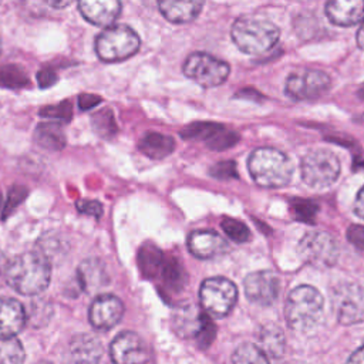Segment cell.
I'll return each instance as SVG.
<instances>
[{
    "label": "cell",
    "mask_w": 364,
    "mask_h": 364,
    "mask_svg": "<svg viewBox=\"0 0 364 364\" xmlns=\"http://www.w3.org/2000/svg\"><path fill=\"white\" fill-rule=\"evenodd\" d=\"M51 279V262L38 250L14 256L7 266L6 282L20 294L36 296L44 291Z\"/></svg>",
    "instance_id": "6da1fadb"
},
{
    "label": "cell",
    "mask_w": 364,
    "mask_h": 364,
    "mask_svg": "<svg viewBox=\"0 0 364 364\" xmlns=\"http://www.w3.org/2000/svg\"><path fill=\"white\" fill-rule=\"evenodd\" d=\"M232 40L246 54L262 55L279 41V27L260 14H243L232 26Z\"/></svg>",
    "instance_id": "7a4b0ae2"
},
{
    "label": "cell",
    "mask_w": 364,
    "mask_h": 364,
    "mask_svg": "<svg viewBox=\"0 0 364 364\" xmlns=\"http://www.w3.org/2000/svg\"><path fill=\"white\" fill-rule=\"evenodd\" d=\"M249 173L262 188L286 186L293 175V164L276 148H257L247 161Z\"/></svg>",
    "instance_id": "3957f363"
},
{
    "label": "cell",
    "mask_w": 364,
    "mask_h": 364,
    "mask_svg": "<svg viewBox=\"0 0 364 364\" xmlns=\"http://www.w3.org/2000/svg\"><path fill=\"white\" fill-rule=\"evenodd\" d=\"M323 296L321 293L307 284L294 287L286 300L284 316L289 327L296 331L313 330L323 316Z\"/></svg>",
    "instance_id": "277c9868"
},
{
    "label": "cell",
    "mask_w": 364,
    "mask_h": 364,
    "mask_svg": "<svg viewBox=\"0 0 364 364\" xmlns=\"http://www.w3.org/2000/svg\"><path fill=\"white\" fill-rule=\"evenodd\" d=\"M139 37L128 26L115 24L102 30L95 38V53L105 63L129 58L139 50Z\"/></svg>",
    "instance_id": "5b68a950"
},
{
    "label": "cell",
    "mask_w": 364,
    "mask_h": 364,
    "mask_svg": "<svg viewBox=\"0 0 364 364\" xmlns=\"http://www.w3.org/2000/svg\"><path fill=\"white\" fill-rule=\"evenodd\" d=\"M300 173L307 186L324 189L337 181L340 175V161L331 151L314 149L303 156Z\"/></svg>",
    "instance_id": "8992f818"
},
{
    "label": "cell",
    "mask_w": 364,
    "mask_h": 364,
    "mask_svg": "<svg viewBox=\"0 0 364 364\" xmlns=\"http://www.w3.org/2000/svg\"><path fill=\"white\" fill-rule=\"evenodd\" d=\"M237 300V289L226 277H209L199 289L200 307L209 317L222 318L230 313Z\"/></svg>",
    "instance_id": "52a82bcc"
},
{
    "label": "cell",
    "mask_w": 364,
    "mask_h": 364,
    "mask_svg": "<svg viewBox=\"0 0 364 364\" xmlns=\"http://www.w3.org/2000/svg\"><path fill=\"white\" fill-rule=\"evenodd\" d=\"M229 71L230 68L228 63L200 51L188 55L183 64V74L205 88L225 82Z\"/></svg>",
    "instance_id": "ba28073f"
},
{
    "label": "cell",
    "mask_w": 364,
    "mask_h": 364,
    "mask_svg": "<svg viewBox=\"0 0 364 364\" xmlns=\"http://www.w3.org/2000/svg\"><path fill=\"white\" fill-rule=\"evenodd\" d=\"M331 306L344 326L364 321V287L357 283L338 284L331 293Z\"/></svg>",
    "instance_id": "9c48e42d"
},
{
    "label": "cell",
    "mask_w": 364,
    "mask_h": 364,
    "mask_svg": "<svg viewBox=\"0 0 364 364\" xmlns=\"http://www.w3.org/2000/svg\"><path fill=\"white\" fill-rule=\"evenodd\" d=\"M330 85L331 80L324 71L297 70L286 80V94L296 101H311L327 92Z\"/></svg>",
    "instance_id": "30bf717a"
},
{
    "label": "cell",
    "mask_w": 364,
    "mask_h": 364,
    "mask_svg": "<svg viewBox=\"0 0 364 364\" xmlns=\"http://www.w3.org/2000/svg\"><path fill=\"white\" fill-rule=\"evenodd\" d=\"M175 331L181 337H196L198 340L210 343L215 334V326L208 314L193 304H185L175 310L172 316Z\"/></svg>",
    "instance_id": "8fae6325"
},
{
    "label": "cell",
    "mask_w": 364,
    "mask_h": 364,
    "mask_svg": "<svg viewBox=\"0 0 364 364\" xmlns=\"http://www.w3.org/2000/svg\"><path fill=\"white\" fill-rule=\"evenodd\" d=\"M299 255L313 266L328 267L337 262L338 247L328 233L309 232L299 242Z\"/></svg>",
    "instance_id": "7c38bea8"
},
{
    "label": "cell",
    "mask_w": 364,
    "mask_h": 364,
    "mask_svg": "<svg viewBox=\"0 0 364 364\" xmlns=\"http://www.w3.org/2000/svg\"><path fill=\"white\" fill-rule=\"evenodd\" d=\"M183 139H200L209 149L223 151L239 141V135L222 124L196 122L181 131Z\"/></svg>",
    "instance_id": "4fadbf2b"
},
{
    "label": "cell",
    "mask_w": 364,
    "mask_h": 364,
    "mask_svg": "<svg viewBox=\"0 0 364 364\" xmlns=\"http://www.w3.org/2000/svg\"><path fill=\"white\" fill-rule=\"evenodd\" d=\"M109 355L114 364H146L149 361L145 341L134 331L119 333L111 341Z\"/></svg>",
    "instance_id": "5bb4252c"
},
{
    "label": "cell",
    "mask_w": 364,
    "mask_h": 364,
    "mask_svg": "<svg viewBox=\"0 0 364 364\" xmlns=\"http://www.w3.org/2000/svg\"><path fill=\"white\" fill-rule=\"evenodd\" d=\"M246 297L260 306L272 304L280 291L279 277L270 270L253 272L243 282Z\"/></svg>",
    "instance_id": "9a60e30c"
},
{
    "label": "cell",
    "mask_w": 364,
    "mask_h": 364,
    "mask_svg": "<svg viewBox=\"0 0 364 364\" xmlns=\"http://www.w3.org/2000/svg\"><path fill=\"white\" fill-rule=\"evenodd\" d=\"M124 314V303L114 294H98L90 309L88 320L95 330H109L119 323Z\"/></svg>",
    "instance_id": "2e32d148"
},
{
    "label": "cell",
    "mask_w": 364,
    "mask_h": 364,
    "mask_svg": "<svg viewBox=\"0 0 364 364\" xmlns=\"http://www.w3.org/2000/svg\"><path fill=\"white\" fill-rule=\"evenodd\" d=\"M186 245L198 259H215L229 250L228 242L213 230H193L188 236Z\"/></svg>",
    "instance_id": "e0dca14e"
},
{
    "label": "cell",
    "mask_w": 364,
    "mask_h": 364,
    "mask_svg": "<svg viewBox=\"0 0 364 364\" xmlns=\"http://www.w3.org/2000/svg\"><path fill=\"white\" fill-rule=\"evenodd\" d=\"M78 9L82 17L91 24L111 27L121 13V3L117 0H81Z\"/></svg>",
    "instance_id": "ac0fdd59"
},
{
    "label": "cell",
    "mask_w": 364,
    "mask_h": 364,
    "mask_svg": "<svg viewBox=\"0 0 364 364\" xmlns=\"http://www.w3.org/2000/svg\"><path fill=\"white\" fill-rule=\"evenodd\" d=\"M27 320L23 304L11 297L0 299V338L14 337L21 331Z\"/></svg>",
    "instance_id": "d6986e66"
},
{
    "label": "cell",
    "mask_w": 364,
    "mask_h": 364,
    "mask_svg": "<svg viewBox=\"0 0 364 364\" xmlns=\"http://www.w3.org/2000/svg\"><path fill=\"white\" fill-rule=\"evenodd\" d=\"M326 14L333 24L354 26L364 20V0H334L326 4Z\"/></svg>",
    "instance_id": "ffe728a7"
},
{
    "label": "cell",
    "mask_w": 364,
    "mask_h": 364,
    "mask_svg": "<svg viewBox=\"0 0 364 364\" xmlns=\"http://www.w3.org/2000/svg\"><path fill=\"white\" fill-rule=\"evenodd\" d=\"M102 354L101 344L91 334H77L68 346V364H98Z\"/></svg>",
    "instance_id": "44dd1931"
},
{
    "label": "cell",
    "mask_w": 364,
    "mask_h": 364,
    "mask_svg": "<svg viewBox=\"0 0 364 364\" xmlns=\"http://www.w3.org/2000/svg\"><path fill=\"white\" fill-rule=\"evenodd\" d=\"M77 280L84 291L91 293L100 287H104L108 282L104 263L94 257L82 260L77 269Z\"/></svg>",
    "instance_id": "7402d4cb"
},
{
    "label": "cell",
    "mask_w": 364,
    "mask_h": 364,
    "mask_svg": "<svg viewBox=\"0 0 364 364\" xmlns=\"http://www.w3.org/2000/svg\"><path fill=\"white\" fill-rule=\"evenodd\" d=\"M158 7L166 20H169L172 23L182 24V23H189L199 16V13L203 7V1L164 0V1L158 3Z\"/></svg>",
    "instance_id": "603a6c76"
},
{
    "label": "cell",
    "mask_w": 364,
    "mask_h": 364,
    "mask_svg": "<svg viewBox=\"0 0 364 364\" xmlns=\"http://www.w3.org/2000/svg\"><path fill=\"white\" fill-rule=\"evenodd\" d=\"M139 151L151 159H162L175 149V141L169 135L159 132H146L139 139Z\"/></svg>",
    "instance_id": "cb8c5ba5"
},
{
    "label": "cell",
    "mask_w": 364,
    "mask_h": 364,
    "mask_svg": "<svg viewBox=\"0 0 364 364\" xmlns=\"http://www.w3.org/2000/svg\"><path fill=\"white\" fill-rule=\"evenodd\" d=\"M36 142L46 149L60 151L65 146V135L60 122H41L34 131Z\"/></svg>",
    "instance_id": "d4e9b609"
},
{
    "label": "cell",
    "mask_w": 364,
    "mask_h": 364,
    "mask_svg": "<svg viewBox=\"0 0 364 364\" xmlns=\"http://www.w3.org/2000/svg\"><path fill=\"white\" fill-rule=\"evenodd\" d=\"M260 350L272 358H279L284 351V334L276 324H266L259 333Z\"/></svg>",
    "instance_id": "484cf974"
},
{
    "label": "cell",
    "mask_w": 364,
    "mask_h": 364,
    "mask_svg": "<svg viewBox=\"0 0 364 364\" xmlns=\"http://www.w3.org/2000/svg\"><path fill=\"white\" fill-rule=\"evenodd\" d=\"M164 263V255L162 252L152 243H145L138 253V264L141 272L152 277L158 273V270L162 267Z\"/></svg>",
    "instance_id": "4316f807"
},
{
    "label": "cell",
    "mask_w": 364,
    "mask_h": 364,
    "mask_svg": "<svg viewBox=\"0 0 364 364\" xmlns=\"http://www.w3.org/2000/svg\"><path fill=\"white\" fill-rule=\"evenodd\" d=\"M232 364H270L267 355L260 350L259 346L252 343H245L239 346L233 355Z\"/></svg>",
    "instance_id": "83f0119b"
},
{
    "label": "cell",
    "mask_w": 364,
    "mask_h": 364,
    "mask_svg": "<svg viewBox=\"0 0 364 364\" xmlns=\"http://www.w3.org/2000/svg\"><path fill=\"white\" fill-rule=\"evenodd\" d=\"M24 348L17 337L0 338V364H23Z\"/></svg>",
    "instance_id": "f1b7e54d"
},
{
    "label": "cell",
    "mask_w": 364,
    "mask_h": 364,
    "mask_svg": "<svg viewBox=\"0 0 364 364\" xmlns=\"http://www.w3.org/2000/svg\"><path fill=\"white\" fill-rule=\"evenodd\" d=\"M161 269H162V277H164V282L166 283V286L172 287L173 290H181L185 286L186 274L178 260H175V259L165 260L164 259Z\"/></svg>",
    "instance_id": "f546056e"
},
{
    "label": "cell",
    "mask_w": 364,
    "mask_h": 364,
    "mask_svg": "<svg viewBox=\"0 0 364 364\" xmlns=\"http://www.w3.org/2000/svg\"><path fill=\"white\" fill-rule=\"evenodd\" d=\"M0 84L9 88H20L28 84V75L20 65H0Z\"/></svg>",
    "instance_id": "4dcf8cb0"
},
{
    "label": "cell",
    "mask_w": 364,
    "mask_h": 364,
    "mask_svg": "<svg viewBox=\"0 0 364 364\" xmlns=\"http://www.w3.org/2000/svg\"><path fill=\"white\" fill-rule=\"evenodd\" d=\"M91 125H92V129L101 138H109V136L115 135V132H117V124H115L114 114L108 108L95 112L91 117Z\"/></svg>",
    "instance_id": "1f68e13d"
},
{
    "label": "cell",
    "mask_w": 364,
    "mask_h": 364,
    "mask_svg": "<svg viewBox=\"0 0 364 364\" xmlns=\"http://www.w3.org/2000/svg\"><path fill=\"white\" fill-rule=\"evenodd\" d=\"M220 226L223 229V232L235 242H247L250 239V230L249 228L242 223L237 219H232V218H223L220 222Z\"/></svg>",
    "instance_id": "d6a6232c"
},
{
    "label": "cell",
    "mask_w": 364,
    "mask_h": 364,
    "mask_svg": "<svg viewBox=\"0 0 364 364\" xmlns=\"http://www.w3.org/2000/svg\"><path fill=\"white\" fill-rule=\"evenodd\" d=\"M291 208L299 220L309 222V223H311L314 220V215L317 210L316 203L306 200V199H294L291 202Z\"/></svg>",
    "instance_id": "836d02e7"
},
{
    "label": "cell",
    "mask_w": 364,
    "mask_h": 364,
    "mask_svg": "<svg viewBox=\"0 0 364 364\" xmlns=\"http://www.w3.org/2000/svg\"><path fill=\"white\" fill-rule=\"evenodd\" d=\"M51 306L44 301V300H37L34 303H31L30 307V320L33 323V326H41L44 323L48 321L50 316H51Z\"/></svg>",
    "instance_id": "e575fe53"
},
{
    "label": "cell",
    "mask_w": 364,
    "mask_h": 364,
    "mask_svg": "<svg viewBox=\"0 0 364 364\" xmlns=\"http://www.w3.org/2000/svg\"><path fill=\"white\" fill-rule=\"evenodd\" d=\"M43 117L47 118H54L58 121H68L71 118V102L70 101H63L58 105H51L46 107L40 111Z\"/></svg>",
    "instance_id": "d590c367"
},
{
    "label": "cell",
    "mask_w": 364,
    "mask_h": 364,
    "mask_svg": "<svg viewBox=\"0 0 364 364\" xmlns=\"http://www.w3.org/2000/svg\"><path fill=\"white\" fill-rule=\"evenodd\" d=\"M210 175L218 178V179H230V178H236L237 172H236V164L233 161H223V162H218L212 169H210Z\"/></svg>",
    "instance_id": "8d00e7d4"
},
{
    "label": "cell",
    "mask_w": 364,
    "mask_h": 364,
    "mask_svg": "<svg viewBox=\"0 0 364 364\" xmlns=\"http://www.w3.org/2000/svg\"><path fill=\"white\" fill-rule=\"evenodd\" d=\"M26 195H27V189H26V188H21V186H14V188L10 191L7 203H6L4 210H3V218H4V219L18 206V203L26 198Z\"/></svg>",
    "instance_id": "74e56055"
},
{
    "label": "cell",
    "mask_w": 364,
    "mask_h": 364,
    "mask_svg": "<svg viewBox=\"0 0 364 364\" xmlns=\"http://www.w3.org/2000/svg\"><path fill=\"white\" fill-rule=\"evenodd\" d=\"M77 209H78L81 213L95 216L97 219H100L101 215H102V212H104L102 205H101L98 200H91V199H81V200H77Z\"/></svg>",
    "instance_id": "f35d334b"
},
{
    "label": "cell",
    "mask_w": 364,
    "mask_h": 364,
    "mask_svg": "<svg viewBox=\"0 0 364 364\" xmlns=\"http://www.w3.org/2000/svg\"><path fill=\"white\" fill-rule=\"evenodd\" d=\"M347 239L354 247L364 252V226L363 225H351L347 229Z\"/></svg>",
    "instance_id": "ab89813d"
},
{
    "label": "cell",
    "mask_w": 364,
    "mask_h": 364,
    "mask_svg": "<svg viewBox=\"0 0 364 364\" xmlns=\"http://www.w3.org/2000/svg\"><path fill=\"white\" fill-rule=\"evenodd\" d=\"M37 81L41 88H48L57 82V74L50 68H43L37 74Z\"/></svg>",
    "instance_id": "60d3db41"
},
{
    "label": "cell",
    "mask_w": 364,
    "mask_h": 364,
    "mask_svg": "<svg viewBox=\"0 0 364 364\" xmlns=\"http://www.w3.org/2000/svg\"><path fill=\"white\" fill-rule=\"evenodd\" d=\"M78 101H80L78 104H80L81 109H90L91 107H95L101 101V98L97 95H92V94H82L78 97Z\"/></svg>",
    "instance_id": "b9f144b4"
},
{
    "label": "cell",
    "mask_w": 364,
    "mask_h": 364,
    "mask_svg": "<svg viewBox=\"0 0 364 364\" xmlns=\"http://www.w3.org/2000/svg\"><path fill=\"white\" fill-rule=\"evenodd\" d=\"M353 209H354V213L364 220V186L358 191Z\"/></svg>",
    "instance_id": "7bdbcfd3"
},
{
    "label": "cell",
    "mask_w": 364,
    "mask_h": 364,
    "mask_svg": "<svg viewBox=\"0 0 364 364\" xmlns=\"http://www.w3.org/2000/svg\"><path fill=\"white\" fill-rule=\"evenodd\" d=\"M347 364H364V344L350 355Z\"/></svg>",
    "instance_id": "ee69618b"
},
{
    "label": "cell",
    "mask_w": 364,
    "mask_h": 364,
    "mask_svg": "<svg viewBox=\"0 0 364 364\" xmlns=\"http://www.w3.org/2000/svg\"><path fill=\"white\" fill-rule=\"evenodd\" d=\"M7 266H9V260H7L6 255L0 250V283H3L6 280Z\"/></svg>",
    "instance_id": "f6af8a7d"
},
{
    "label": "cell",
    "mask_w": 364,
    "mask_h": 364,
    "mask_svg": "<svg viewBox=\"0 0 364 364\" xmlns=\"http://www.w3.org/2000/svg\"><path fill=\"white\" fill-rule=\"evenodd\" d=\"M357 44L361 50H364V20H363V24H361V27L358 28V33H357Z\"/></svg>",
    "instance_id": "bcb514c9"
},
{
    "label": "cell",
    "mask_w": 364,
    "mask_h": 364,
    "mask_svg": "<svg viewBox=\"0 0 364 364\" xmlns=\"http://www.w3.org/2000/svg\"><path fill=\"white\" fill-rule=\"evenodd\" d=\"M70 4V1H48V6L54 7V9H63L67 7Z\"/></svg>",
    "instance_id": "7dc6e473"
},
{
    "label": "cell",
    "mask_w": 364,
    "mask_h": 364,
    "mask_svg": "<svg viewBox=\"0 0 364 364\" xmlns=\"http://www.w3.org/2000/svg\"><path fill=\"white\" fill-rule=\"evenodd\" d=\"M358 95H360L361 98H364V84H363V87L358 90Z\"/></svg>",
    "instance_id": "c3c4849f"
},
{
    "label": "cell",
    "mask_w": 364,
    "mask_h": 364,
    "mask_svg": "<svg viewBox=\"0 0 364 364\" xmlns=\"http://www.w3.org/2000/svg\"><path fill=\"white\" fill-rule=\"evenodd\" d=\"M37 364H53V363H50V361H38Z\"/></svg>",
    "instance_id": "681fc988"
},
{
    "label": "cell",
    "mask_w": 364,
    "mask_h": 364,
    "mask_svg": "<svg viewBox=\"0 0 364 364\" xmlns=\"http://www.w3.org/2000/svg\"><path fill=\"white\" fill-rule=\"evenodd\" d=\"M0 50H1V43H0Z\"/></svg>",
    "instance_id": "f907efd6"
}]
</instances>
